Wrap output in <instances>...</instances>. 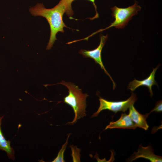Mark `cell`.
<instances>
[{
	"instance_id": "obj_1",
	"label": "cell",
	"mask_w": 162,
	"mask_h": 162,
	"mask_svg": "<svg viewBox=\"0 0 162 162\" xmlns=\"http://www.w3.org/2000/svg\"><path fill=\"white\" fill-rule=\"evenodd\" d=\"M29 11L34 16H42L46 20L49 24L50 34L46 49L50 50L57 40L56 35L58 32H64V28L67 27L64 23L63 17L66 8L63 2L60 0L53 8H46L42 3H38L29 9Z\"/></svg>"
},
{
	"instance_id": "obj_2",
	"label": "cell",
	"mask_w": 162,
	"mask_h": 162,
	"mask_svg": "<svg viewBox=\"0 0 162 162\" xmlns=\"http://www.w3.org/2000/svg\"><path fill=\"white\" fill-rule=\"evenodd\" d=\"M58 84L65 86L68 89V94L64 98V101L73 109L75 114L74 118L68 123L73 124L78 119L86 116V99L88 95L87 93H82V89L73 83L62 81Z\"/></svg>"
},
{
	"instance_id": "obj_3",
	"label": "cell",
	"mask_w": 162,
	"mask_h": 162,
	"mask_svg": "<svg viewBox=\"0 0 162 162\" xmlns=\"http://www.w3.org/2000/svg\"><path fill=\"white\" fill-rule=\"evenodd\" d=\"M111 9L112 12V16L114 19L113 22L106 28L101 29L94 32L92 34V36L112 27L118 28H124L132 19V16L138 14L141 7L135 1L133 5L126 8H120L115 6Z\"/></svg>"
},
{
	"instance_id": "obj_4",
	"label": "cell",
	"mask_w": 162,
	"mask_h": 162,
	"mask_svg": "<svg viewBox=\"0 0 162 162\" xmlns=\"http://www.w3.org/2000/svg\"><path fill=\"white\" fill-rule=\"evenodd\" d=\"M137 99L136 94L133 92L127 100L124 101H109L100 97L99 99L100 103L99 107L97 112L93 114L92 117L97 116L101 111L105 110H108L115 113L121 111L124 112L131 105L134 104Z\"/></svg>"
},
{
	"instance_id": "obj_5",
	"label": "cell",
	"mask_w": 162,
	"mask_h": 162,
	"mask_svg": "<svg viewBox=\"0 0 162 162\" xmlns=\"http://www.w3.org/2000/svg\"><path fill=\"white\" fill-rule=\"evenodd\" d=\"M100 41L99 46L96 48L92 50H80L79 52L84 57L90 58L94 60L96 64H99L101 68L104 70L105 73L110 78L113 84V89L116 87L115 83L113 80L110 75L105 69L103 63L101 58V51L105 42L108 38L107 35H101L100 37Z\"/></svg>"
},
{
	"instance_id": "obj_6",
	"label": "cell",
	"mask_w": 162,
	"mask_h": 162,
	"mask_svg": "<svg viewBox=\"0 0 162 162\" xmlns=\"http://www.w3.org/2000/svg\"><path fill=\"white\" fill-rule=\"evenodd\" d=\"M140 158L147 159L152 162L162 161V157L155 154L151 146L144 147L140 145L137 152H135L132 156L128 159V161H132Z\"/></svg>"
},
{
	"instance_id": "obj_7",
	"label": "cell",
	"mask_w": 162,
	"mask_h": 162,
	"mask_svg": "<svg viewBox=\"0 0 162 162\" xmlns=\"http://www.w3.org/2000/svg\"><path fill=\"white\" fill-rule=\"evenodd\" d=\"M159 66V65H158L155 68L153 69V71L150 73V75L146 79L142 80H138L134 79L133 81L130 82L128 85V89H130L131 91H133L139 87L145 86L148 87L150 95L152 96V86L155 85L158 86V83L155 80V75Z\"/></svg>"
},
{
	"instance_id": "obj_8",
	"label": "cell",
	"mask_w": 162,
	"mask_h": 162,
	"mask_svg": "<svg viewBox=\"0 0 162 162\" xmlns=\"http://www.w3.org/2000/svg\"><path fill=\"white\" fill-rule=\"evenodd\" d=\"M137 127L128 115L122 113L120 118L115 122H110L105 130L114 128L135 129Z\"/></svg>"
},
{
	"instance_id": "obj_9",
	"label": "cell",
	"mask_w": 162,
	"mask_h": 162,
	"mask_svg": "<svg viewBox=\"0 0 162 162\" xmlns=\"http://www.w3.org/2000/svg\"><path fill=\"white\" fill-rule=\"evenodd\" d=\"M129 108L128 115L137 127L147 130L149 126L146 121V118L149 114L148 113L145 115L140 114L135 109L134 105H131Z\"/></svg>"
},
{
	"instance_id": "obj_10",
	"label": "cell",
	"mask_w": 162,
	"mask_h": 162,
	"mask_svg": "<svg viewBox=\"0 0 162 162\" xmlns=\"http://www.w3.org/2000/svg\"><path fill=\"white\" fill-rule=\"evenodd\" d=\"M4 116H0V150L5 151L9 159L14 160L15 159V152L13 148L11 147L10 141L7 140L4 137L1 128L2 119Z\"/></svg>"
},
{
	"instance_id": "obj_11",
	"label": "cell",
	"mask_w": 162,
	"mask_h": 162,
	"mask_svg": "<svg viewBox=\"0 0 162 162\" xmlns=\"http://www.w3.org/2000/svg\"><path fill=\"white\" fill-rule=\"evenodd\" d=\"M65 4L66 8V13L69 15H71L74 13V11L72 8L71 4L72 2L75 0H62ZM92 3L95 9L96 12L95 15L91 19L93 20L99 17V14L97 10L96 5L95 4V0H88Z\"/></svg>"
},
{
	"instance_id": "obj_12",
	"label": "cell",
	"mask_w": 162,
	"mask_h": 162,
	"mask_svg": "<svg viewBox=\"0 0 162 162\" xmlns=\"http://www.w3.org/2000/svg\"><path fill=\"white\" fill-rule=\"evenodd\" d=\"M69 134L66 140V141L64 144L62 146L61 149L58 152V155L56 158L52 161V162H65L64 160V151L67 147L68 143V138L70 135Z\"/></svg>"
},
{
	"instance_id": "obj_13",
	"label": "cell",
	"mask_w": 162,
	"mask_h": 162,
	"mask_svg": "<svg viewBox=\"0 0 162 162\" xmlns=\"http://www.w3.org/2000/svg\"><path fill=\"white\" fill-rule=\"evenodd\" d=\"M72 151V156L73 162H80V150L77 148L76 147L70 146Z\"/></svg>"
},
{
	"instance_id": "obj_14",
	"label": "cell",
	"mask_w": 162,
	"mask_h": 162,
	"mask_svg": "<svg viewBox=\"0 0 162 162\" xmlns=\"http://www.w3.org/2000/svg\"><path fill=\"white\" fill-rule=\"evenodd\" d=\"M162 111V102L160 100L157 102L156 105L153 109L149 113V114L153 112H160Z\"/></svg>"
}]
</instances>
